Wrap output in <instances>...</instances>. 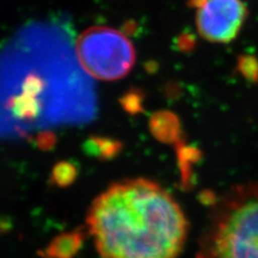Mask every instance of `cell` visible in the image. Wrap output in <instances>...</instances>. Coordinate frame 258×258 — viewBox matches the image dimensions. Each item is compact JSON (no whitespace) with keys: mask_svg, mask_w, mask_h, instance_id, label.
I'll return each instance as SVG.
<instances>
[{"mask_svg":"<svg viewBox=\"0 0 258 258\" xmlns=\"http://www.w3.org/2000/svg\"><path fill=\"white\" fill-rule=\"evenodd\" d=\"M86 222L102 258H176L188 229L170 194L142 177L110 185L93 200Z\"/></svg>","mask_w":258,"mask_h":258,"instance_id":"obj_1","label":"cell"},{"mask_svg":"<svg viewBox=\"0 0 258 258\" xmlns=\"http://www.w3.org/2000/svg\"><path fill=\"white\" fill-rule=\"evenodd\" d=\"M77 174L76 168L68 163H59L53 170V181L59 186L68 185L75 180Z\"/></svg>","mask_w":258,"mask_h":258,"instance_id":"obj_5","label":"cell"},{"mask_svg":"<svg viewBox=\"0 0 258 258\" xmlns=\"http://www.w3.org/2000/svg\"><path fill=\"white\" fill-rule=\"evenodd\" d=\"M196 258H258V181L237 185L216 200Z\"/></svg>","mask_w":258,"mask_h":258,"instance_id":"obj_2","label":"cell"},{"mask_svg":"<svg viewBox=\"0 0 258 258\" xmlns=\"http://www.w3.org/2000/svg\"><path fill=\"white\" fill-rule=\"evenodd\" d=\"M78 60L91 77L115 81L128 75L136 61L133 43L123 32L107 26H93L79 36Z\"/></svg>","mask_w":258,"mask_h":258,"instance_id":"obj_3","label":"cell"},{"mask_svg":"<svg viewBox=\"0 0 258 258\" xmlns=\"http://www.w3.org/2000/svg\"><path fill=\"white\" fill-rule=\"evenodd\" d=\"M241 72L248 79H256L258 77V63L252 57H242L240 61Z\"/></svg>","mask_w":258,"mask_h":258,"instance_id":"obj_6","label":"cell"},{"mask_svg":"<svg viewBox=\"0 0 258 258\" xmlns=\"http://www.w3.org/2000/svg\"><path fill=\"white\" fill-rule=\"evenodd\" d=\"M243 0H205L196 9L198 34L213 43L235 40L247 18Z\"/></svg>","mask_w":258,"mask_h":258,"instance_id":"obj_4","label":"cell"}]
</instances>
